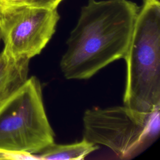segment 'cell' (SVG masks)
I'll return each instance as SVG.
<instances>
[{
  "mask_svg": "<svg viewBox=\"0 0 160 160\" xmlns=\"http://www.w3.org/2000/svg\"><path fill=\"white\" fill-rule=\"evenodd\" d=\"M139 7L129 0H88L66 42L60 68L68 79H87L124 58Z\"/></svg>",
  "mask_w": 160,
  "mask_h": 160,
  "instance_id": "cell-1",
  "label": "cell"
},
{
  "mask_svg": "<svg viewBox=\"0 0 160 160\" xmlns=\"http://www.w3.org/2000/svg\"><path fill=\"white\" fill-rule=\"evenodd\" d=\"M125 59L124 106L142 114L160 109V2L142 0Z\"/></svg>",
  "mask_w": 160,
  "mask_h": 160,
  "instance_id": "cell-2",
  "label": "cell"
},
{
  "mask_svg": "<svg viewBox=\"0 0 160 160\" xmlns=\"http://www.w3.org/2000/svg\"><path fill=\"white\" fill-rule=\"evenodd\" d=\"M42 95L31 76L0 108V150L34 156L54 142Z\"/></svg>",
  "mask_w": 160,
  "mask_h": 160,
  "instance_id": "cell-3",
  "label": "cell"
},
{
  "mask_svg": "<svg viewBox=\"0 0 160 160\" xmlns=\"http://www.w3.org/2000/svg\"><path fill=\"white\" fill-rule=\"evenodd\" d=\"M159 111L142 114L126 106L88 109L83 116V139L108 147L121 159H132L158 137Z\"/></svg>",
  "mask_w": 160,
  "mask_h": 160,
  "instance_id": "cell-4",
  "label": "cell"
},
{
  "mask_svg": "<svg viewBox=\"0 0 160 160\" xmlns=\"http://www.w3.org/2000/svg\"><path fill=\"white\" fill-rule=\"evenodd\" d=\"M60 16L57 8L24 6L0 16L3 51L15 59L38 55L56 31Z\"/></svg>",
  "mask_w": 160,
  "mask_h": 160,
  "instance_id": "cell-5",
  "label": "cell"
},
{
  "mask_svg": "<svg viewBox=\"0 0 160 160\" xmlns=\"http://www.w3.org/2000/svg\"><path fill=\"white\" fill-rule=\"evenodd\" d=\"M29 60L0 53V108L28 78Z\"/></svg>",
  "mask_w": 160,
  "mask_h": 160,
  "instance_id": "cell-6",
  "label": "cell"
},
{
  "mask_svg": "<svg viewBox=\"0 0 160 160\" xmlns=\"http://www.w3.org/2000/svg\"><path fill=\"white\" fill-rule=\"evenodd\" d=\"M99 148V146L84 139L69 144L54 142L35 154L36 159L46 160H82Z\"/></svg>",
  "mask_w": 160,
  "mask_h": 160,
  "instance_id": "cell-7",
  "label": "cell"
},
{
  "mask_svg": "<svg viewBox=\"0 0 160 160\" xmlns=\"http://www.w3.org/2000/svg\"><path fill=\"white\" fill-rule=\"evenodd\" d=\"M24 6H33L31 0H0V16Z\"/></svg>",
  "mask_w": 160,
  "mask_h": 160,
  "instance_id": "cell-8",
  "label": "cell"
},
{
  "mask_svg": "<svg viewBox=\"0 0 160 160\" xmlns=\"http://www.w3.org/2000/svg\"><path fill=\"white\" fill-rule=\"evenodd\" d=\"M63 0H31L33 6L56 9Z\"/></svg>",
  "mask_w": 160,
  "mask_h": 160,
  "instance_id": "cell-9",
  "label": "cell"
},
{
  "mask_svg": "<svg viewBox=\"0 0 160 160\" xmlns=\"http://www.w3.org/2000/svg\"><path fill=\"white\" fill-rule=\"evenodd\" d=\"M1 39V32H0V40Z\"/></svg>",
  "mask_w": 160,
  "mask_h": 160,
  "instance_id": "cell-10",
  "label": "cell"
}]
</instances>
